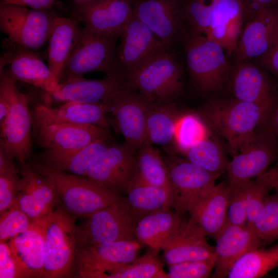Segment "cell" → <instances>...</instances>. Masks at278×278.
Wrapping results in <instances>:
<instances>
[{
    "label": "cell",
    "mask_w": 278,
    "mask_h": 278,
    "mask_svg": "<svg viewBox=\"0 0 278 278\" xmlns=\"http://www.w3.org/2000/svg\"><path fill=\"white\" fill-rule=\"evenodd\" d=\"M19 183L20 177L15 165L0 171V214L15 203Z\"/></svg>",
    "instance_id": "obj_44"
},
{
    "label": "cell",
    "mask_w": 278,
    "mask_h": 278,
    "mask_svg": "<svg viewBox=\"0 0 278 278\" xmlns=\"http://www.w3.org/2000/svg\"><path fill=\"white\" fill-rule=\"evenodd\" d=\"M75 218L60 208L34 221L41 226L44 232L43 277H63L72 271L78 249Z\"/></svg>",
    "instance_id": "obj_4"
},
{
    "label": "cell",
    "mask_w": 278,
    "mask_h": 278,
    "mask_svg": "<svg viewBox=\"0 0 278 278\" xmlns=\"http://www.w3.org/2000/svg\"><path fill=\"white\" fill-rule=\"evenodd\" d=\"M16 81L11 85V103L5 120L0 123V150L20 163L31 155L32 118L27 96L18 89Z\"/></svg>",
    "instance_id": "obj_14"
},
{
    "label": "cell",
    "mask_w": 278,
    "mask_h": 278,
    "mask_svg": "<svg viewBox=\"0 0 278 278\" xmlns=\"http://www.w3.org/2000/svg\"><path fill=\"white\" fill-rule=\"evenodd\" d=\"M245 22L236 51L237 61L260 58L278 40V7Z\"/></svg>",
    "instance_id": "obj_21"
},
{
    "label": "cell",
    "mask_w": 278,
    "mask_h": 278,
    "mask_svg": "<svg viewBox=\"0 0 278 278\" xmlns=\"http://www.w3.org/2000/svg\"><path fill=\"white\" fill-rule=\"evenodd\" d=\"M36 127L39 144L46 150L57 151L79 149L111 136L109 129L92 125L53 124Z\"/></svg>",
    "instance_id": "obj_22"
},
{
    "label": "cell",
    "mask_w": 278,
    "mask_h": 278,
    "mask_svg": "<svg viewBox=\"0 0 278 278\" xmlns=\"http://www.w3.org/2000/svg\"><path fill=\"white\" fill-rule=\"evenodd\" d=\"M136 153L135 178L150 185L165 188L172 193L167 166L159 151L147 141Z\"/></svg>",
    "instance_id": "obj_35"
},
{
    "label": "cell",
    "mask_w": 278,
    "mask_h": 278,
    "mask_svg": "<svg viewBox=\"0 0 278 278\" xmlns=\"http://www.w3.org/2000/svg\"><path fill=\"white\" fill-rule=\"evenodd\" d=\"M81 27L73 18L57 16L48 42V66L56 80L63 71L77 43Z\"/></svg>",
    "instance_id": "obj_30"
},
{
    "label": "cell",
    "mask_w": 278,
    "mask_h": 278,
    "mask_svg": "<svg viewBox=\"0 0 278 278\" xmlns=\"http://www.w3.org/2000/svg\"><path fill=\"white\" fill-rule=\"evenodd\" d=\"M183 82L181 66L170 48L152 55L126 80L129 88L154 103L173 102L182 92Z\"/></svg>",
    "instance_id": "obj_3"
},
{
    "label": "cell",
    "mask_w": 278,
    "mask_h": 278,
    "mask_svg": "<svg viewBox=\"0 0 278 278\" xmlns=\"http://www.w3.org/2000/svg\"><path fill=\"white\" fill-rule=\"evenodd\" d=\"M128 87L124 81L113 76H107L100 80L83 77L74 79L59 83L53 92L46 93L44 104L50 106L52 102H101L114 92Z\"/></svg>",
    "instance_id": "obj_24"
},
{
    "label": "cell",
    "mask_w": 278,
    "mask_h": 278,
    "mask_svg": "<svg viewBox=\"0 0 278 278\" xmlns=\"http://www.w3.org/2000/svg\"><path fill=\"white\" fill-rule=\"evenodd\" d=\"M20 183L15 203L32 222L53 211L57 197L53 183L26 162H21Z\"/></svg>",
    "instance_id": "obj_18"
},
{
    "label": "cell",
    "mask_w": 278,
    "mask_h": 278,
    "mask_svg": "<svg viewBox=\"0 0 278 278\" xmlns=\"http://www.w3.org/2000/svg\"><path fill=\"white\" fill-rule=\"evenodd\" d=\"M31 165L51 181L63 208L76 218H88L123 198L85 177L58 170L41 163Z\"/></svg>",
    "instance_id": "obj_2"
},
{
    "label": "cell",
    "mask_w": 278,
    "mask_h": 278,
    "mask_svg": "<svg viewBox=\"0 0 278 278\" xmlns=\"http://www.w3.org/2000/svg\"><path fill=\"white\" fill-rule=\"evenodd\" d=\"M215 240L213 277L216 278L227 277L233 265L245 253L264 245L253 228L247 224L238 225L229 222Z\"/></svg>",
    "instance_id": "obj_23"
},
{
    "label": "cell",
    "mask_w": 278,
    "mask_h": 278,
    "mask_svg": "<svg viewBox=\"0 0 278 278\" xmlns=\"http://www.w3.org/2000/svg\"><path fill=\"white\" fill-rule=\"evenodd\" d=\"M261 247L245 253L233 265L229 278H258L278 267V244L269 248Z\"/></svg>",
    "instance_id": "obj_34"
},
{
    "label": "cell",
    "mask_w": 278,
    "mask_h": 278,
    "mask_svg": "<svg viewBox=\"0 0 278 278\" xmlns=\"http://www.w3.org/2000/svg\"><path fill=\"white\" fill-rule=\"evenodd\" d=\"M275 103L258 104L236 99L214 100L200 116L227 141L231 153L259 127L267 126Z\"/></svg>",
    "instance_id": "obj_1"
},
{
    "label": "cell",
    "mask_w": 278,
    "mask_h": 278,
    "mask_svg": "<svg viewBox=\"0 0 278 278\" xmlns=\"http://www.w3.org/2000/svg\"><path fill=\"white\" fill-rule=\"evenodd\" d=\"M150 249L128 264L108 273L104 278H168L158 257L159 251Z\"/></svg>",
    "instance_id": "obj_37"
},
{
    "label": "cell",
    "mask_w": 278,
    "mask_h": 278,
    "mask_svg": "<svg viewBox=\"0 0 278 278\" xmlns=\"http://www.w3.org/2000/svg\"><path fill=\"white\" fill-rule=\"evenodd\" d=\"M44 232L40 225L31 227L9 240V246L20 277H43Z\"/></svg>",
    "instance_id": "obj_28"
},
{
    "label": "cell",
    "mask_w": 278,
    "mask_h": 278,
    "mask_svg": "<svg viewBox=\"0 0 278 278\" xmlns=\"http://www.w3.org/2000/svg\"><path fill=\"white\" fill-rule=\"evenodd\" d=\"M32 222L14 203L1 214L0 241L10 240L28 229Z\"/></svg>",
    "instance_id": "obj_41"
},
{
    "label": "cell",
    "mask_w": 278,
    "mask_h": 278,
    "mask_svg": "<svg viewBox=\"0 0 278 278\" xmlns=\"http://www.w3.org/2000/svg\"><path fill=\"white\" fill-rule=\"evenodd\" d=\"M186 160L212 172H225L229 160L220 145L210 135L183 153Z\"/></svg>",
    "instance_id": "obj_36"
},
{
    "label": "cell",
    "mask_w": 278,
    "mask_h": 278,
    "mask_svg": "<svg viewBox=\"0 0 278 278\" xmlns=\"http://www.w3.org/2000/svg\"><path fill=\"white\" fill-rule=\"evenodd\" d=\"M126 198L138 221L146 215L172 207V193L159 186L144 183L134 178Z\"/></svg>",
    "instance_id": "obj_32"
},
{
    "label": "cell",
    "mask_w": 278,
    "mask_h": 278,
    "mask_svg": "<svg viewBox=\"0 0 278 278\" xmlns=\"http://www.w3.org/2000/svg\"><path fill=\"white\" fill-rule=\"evenodd\" d=\"M231 154L226 170L229 184L256 178L267 170L277 157L276 135L269 126L262 127Z\"/></svg>",
    "instance_id": "obj_8"
},
{
    "label": "cell",
    "mask_w": 278,
    "mask_h": 278,
    "mask_svg": "<svg viewBox=\"0 0 278 278\" xmlns=\"http://www.w3.org/2000/svg\"><path fill=\"white\" fill-rule=\"evenodd\" d=\"M72 17L90 31L118 38L133 15L131 0H89L76 4Z\"/></svg>",
    "instance_id": "obj_15"
},
{
    "label": "cell",
    "mask_w": 278,
    "mask_h": 278,
    "mask_svg": "<svg viewBox=\"0 0 278 278\" xmlns=\"http://www.w3.org/2000/svg\"><path fill=\"white\" fill-rule=\"evenodd\" d=\"M88 1H89V0H73V1L74 2V3H76V4L81 3L84 2Z\"/></svg>",
    "instance_id": "obj_53"
},
{
    "label": "cell",
    "mask_w": 278,
    "mask_h": 278,
    "mask_svg": "<svg viewBox=\"0 0 278 278\" xmlns=\"http://www.w3.org/2000/svg\"><path fill=\"white\" fill-rule=\"evenodd\" d=\"M219 45L202 34L186 38L187 67L194 83L202 93L219 89L229 75L230 67Z\"/></svg>",
    "instance_id": "obj_7"
},
{
    "label": "cell",
    "mask_w": 278,
    "mask_h": 278,
    "mask_svg": "<svg viewBox=\"0 0 278 278\" xmlns=\"http://www.w3.org/2000/svg\"><path fill=\"white\" fill-rule=\"evenodd\" d=\"M55 0H4L2 2L16 4L36 9H51Z\"/></svg>",
    "instance_id": "obj_50"
},
{
    "label": "cell",
    "mask_w": 278,
    "mask_h": 278,
    "mask_svg": "<svg viewBox=\"0 0 278 278\" xmlns=\"http://www.w3.org/2000/svg\"><path fill=\"white\" fill-rule=\"evenodd\" d=\"M20 277L18 270L8 244L0 243V278Z\"/></svg>",
    "instance_id": "obj_45"
},
{
    "label": "cell",
    "mask_w": 278,
    "mask_h": 278,
    "mask_svg": "<svg viewBox=\"0 0 278 278\" xmlns=\"http://www.w3.org/2000/svg\"><path fill=\"white\" fill-rule=\"evenodd\" d=\"M228 24L209 29L204 35L208 39L219 45L224 50L227 47Z\"/></svg>",
    "instance_id": "obj_49"
},
{
    "label": "cell",
    "mask_w": 278,
    "mask_h": 278,
    "mask_svg": "<svg viewBox=\"0 0 278 278\" xmlns=\"http://www.w3.org/2000/svg\"><path fill=\"white\" fill-rule=\"evenodd\" d=\"M5 53L1 59L0 70H5L15 81H20L53 92L59 83L41 58L32 50L6 41Z\"/></svg>",
    "instance_id": "obj_17"
},
{
    "label": "cell",
    "mask_w": 278,
    "mask_h": 278,
    "mask_svg": "<svg viewBox=\"0 0 278 278\" xmlns=\"http://www.w3.org/2000/svg\"><path fill=\"white\" fill-rule=\"evenodd\" d=\"M253 180L229 184V201L228 222L232 224H247L248 197Z\"/></svg>",
    "instance_id": "obj_40"
},
{
    "label": "cell",
    "mask_w": 278,
    "mask_h": 278,
    "mask_svg": "<svg viewBox=\"0 0 278 278\" xmlns=\"http://www.w3.org/2000/svg\"><path fill=\"white\" fill-rule=\"evenodd\" d=\"M57 15L51 9H36L1 2L0 28L11 42L34 50L48 41Z\"/></svg>",
    "instance_id": "obj_5"
},
{
    "label": "cell",
    "mask_w": 278,
    "mask_h": 278,
    "mask_svg": "<svg viewBox=\"0 0 278 278\" xmlns=\"http://www.w3.org/2000/svg\"><path fill=\"white\" fill-rule=\"evenodd\" d=\"M203 118L191 113L181 114L177 122L173 143L183 153L196 143L210 135Z\"/></svg>",
    "instance_id": "obj_38"
},
{
    "label": "cell",
    "mask_w": 278,
    "mask_h": 278,
    "mask_svg": "<svg viewBox=\"0 0 278 278\" xmlns=\"http://www.w3.org/2000/svg\"><path fill=\"white\" fill-rule=\"evenodd\" d=\"M172 194V207L180 217L189 213L216 184L221 173L212 172L175 157L165 160Z\"/></svg>",
    "instance_id": "obj_10"
},
{
    "label": "cell",
    "mask_w": 278,
    "mask_h": 278,
    "mask_svg": "<svg viewBox=\"0 0 278 278\" xmlns=\"http://www.w3.org/2000/svg\"><path fill=\"white\" fill-rule=\"evenodd\" d=\"M113 142L111 136H108L77 150H46L42 155V163L58 170L85 177L92 165Z\"/></svg>",
    "instance_id": "obj_29"
},
{
    "label": "cell",
    "mask_w": 278,
    "mask_h": 278,
    "mask_svg": "<svg viewBox=\"0 0 278 278\" xmlns=\"http://www.w3.org/2000/svg\"><path fill=\"white\" fill-rule=\"evenodd\" d=\"M116 47L110 76L124 81L152 55L170 48L134 15L129 21Z\"/></svg>",
    "instance_id": "obj_9"
},
{
    "label": "cell",
    "mask_w": 278,
    "mask_h": 278,
    "mask_svg": "<svg viewBox=\"0 0 278 278\" xmlns=\"http://www.w3.org/2000/svg\"><path fill=\"white\" fill-rule=\"evenodd\" d=\"M104 102L124 138V144L135 154L147 141L146 117L149 101L128 87L114 92Z\"/></svg>",
    "instance_id": "obj_11"
},
{
    "label": "cell",
    "mask_w": 278,
    "mask_h": 278,
    "mask_svg": "<svg viewBox=\"0 0 278 278\" xmlns=\"http://www.w3.org/2000/svg\"><path fill=\"white\" fill-rule=\"evenodd\" d=\"M257 59L263 67L278 77V40Z\"/></svg>",
    "instance_id": "obj_48"
},
{
    "label": "cell",
    "mask_w": 278,
    "mask_h": 278,
    "mask_svg": "<svg viewBox=\"0 0 278 278\" xmlns=\"http://www.w3.org/2000/svg\"><path fill=\"white\" fill-rule=\"evenodd\" d=\"M187 224L170 210L158 211L142 217L137 222L136 240L150 249H165L182 234Z\"/></svg>",
    "instance_id": "obj_27"
},
{
    "label": "cell",
    "mask_w": 278,
    "mask_h": 278,
    "mask_svg": "<svg viewBox=\"0 0 278 278\" xmlns=\"http://www.w3.org/2000/svg\"><path fill=\"white\" fill-rule=\"evenodd\" d=\"M269 127L278 136V104L275 105L270 119Z\"/></svg>",
    "instance_id": "obj_52"
},
{
    "label": "cell",
    "mask_w": 278,
    "mask_h": 278,
    "mask_svg": "<svg viewBox=\"0 0 278 278\" xmlns=\"http://www.w3.org/2000/svg\"><path fill=\"white\" fill-rule=\"evenodd\" d=\"M4 0H2V1H4Z\"/></svg>",
    "instance_id": "obj_55"
},
{
    "label": "cell",
    "mask_w": 278,
    "mask_h": 278,
    "mask_svg": "<svg viewBox=\"0 0 278 278\" xmlns=\"http://www.w3.org/2000/svg\"><path fill=\"white\" fill-rule=\"evenodd\" d=\"M272 189L268 183L261 176L253 181L248 195L247 207V224L249 227L253 228Z\"/></svg>",
    "instance_id": "obj_42"
},
{
    "label": "cell",
    "mask_w": 278,
    "mask_h": 278,
    "mask_svg": "<svg viewBox=\"0 0 278 278\" xmlns=\"http://www.w3.org/2000/svg\"><path fill=\"white\" fill-rule=\"evenodd\" d=\"M133 15L171 47L183 20L181 0H131Z\"/></svg>",
    "instance_id": "obj_19"
},
{
    "label": "cell",
    "mask_w": 278,
    "mask_h": 278,
    "mask_svg": "<svg viewBox=\"0 0 278 278\" xmlns=\"http://www.w3.org/2000/svg\"><path fill=\"white\" fill-rule=\"evenodd\" d=\"M136 157L124 144L113 143L92 165L85 177L119 194L127 192L136 174Z\"/></svg>",
    "instance_id": "obj_16"
},
{
    "label": "cell",
    "mask_w": 278,
    "mask_h": 278,
    "mask_svg": "<svg viewBox=\"0 0 278 278\" xmlns=\"http://www.w3.org/2000/svg\"><path fill=\"white\" fill-rule=\"evenodd\" d=\"M229 193L228 181L216 184L189 213L188 221L215 239L228 222Z\"/></svg>",
    "instance_id": "obj_26"
},
{
    "label": "cell",
    "mask_w": 278,
    "mask_h": 278,
    "mask_svg": "<svg viewBox=\"0 0 278 278\" xmlns=\"http://www.w3.org/2000/svg\"><path fill=\"white\" fill-rule=\"evenodd\" d=\"M36 126L53 124L92 125L109 129L108 109L103 101L97 103L69 102L58 107L38 103L33 108Z\"/></svg>",
    "instance_id": "obj_20"
},
{
    "label": "cell",
    "mask_w": 278,
    "mask_h": 278,
    "mask_svg": "<svg viewBox=\"0 0 278 278\" xmlns=\"http://www.w3.org/2000/svg\"><path fill=\"white\" fill-rule=\"evenodd\" d=\"M137 220L126 198L101 209L77 227L78 248L114 241L136 239Z\"/></svg>",
    "instance_id": "obj_6"
},
{
    "label": "cell",
    "mask_w": 278,
    "mask_h": 278,
    "mask_svg": "<svg viewBox=\"0 0 278 278\" xmlns=\"http://www.w3.org/2000/svg\"><path fill=\"white\" fill-rule=\"evenodd\" d=\"M230 86L236 99L258 104L276 103L275 89L270 78L250 61H237Z\"/></svg>",
    "instance_id": "obj_25"
},
{
    "label": "cell",
    "mask_w": 278,
    "mask_h": 278,
    "mask_svg": "<svg viewBox=\"0 0 278 278\" xmlns=\"http://www.w3.org/2000/svg\"><path fill=\"white\" fill-rule=\"evenodd\" d=\"M117 37L99 35L81 28L77 43L61 76L59 83L83 77L94 72L110 75Z\"/></svg>",
    "instance_id": "obj_12"
},
{
    "label": "cell",
    "mask_w": 278,
    "mask_h": 278,
    "mask_svg": "<svg viewBox=\"0 0 278 278\" xmlns=\"http://www.w3.org/2000/svg\"><path fill=\"white\" fill-rule=\"evenodd\" d=\"M260 176L268 183L272 189L278 194V163L273 167L267 169Z\"/></svg>",
    "instance_id": "obj_51"
},
{
    "label": "cell",
    "mask_w": 278,
    "mask_h": 278,
    "mask_svg": "<svg viewBox=\"0 0 278 278\" xmlns=\"http://www.w3.org/2000/svg\"><path fill=\"white\" fill-rule=\"evenodd\" d=\"M245 22L260 12L278 7L276 0H242Z\"/></svg>",
    "instance_id": "obj_47"
},
{
    "label": "cell",
    "mask_w": 278,
    "mask_h": 278,
    "mask_svg": "<svg viewBox=\"0 0 278 278\" xmlns=\"http://www.w3.org/2000/svg\"><path fill=\"white\" fill-rule=\"evenodd\" d=\"M215 258L182 262L168 265V278H206L211 276L215 267Z\"/></svg>",
    "instance_id": "obj_43"
},
{
    "label": "cell",
    "mask_w": 278,
    "mask_h": 278,
    "mask_svg": "<svg viewBox=\"0 0 278 278\" xmlns=\"http://www.w3.org/2000/svg\"><path fill=\"white\" fill-rule=\"evenodd\" d=\"M142 244L136 239L88 246L77 249L75 266L83 278H104L138 257Z\"/></svg>",
    "instance_id": "obj_13"
},
{
    "label": "cell",
    "mask_w": 278,
    "mask_h": 278,
    "mask_svg": "<svg viewBox=\"0 0 278 278\" xmlns=\"http://www.w3.org/2000/svg\"><path fill=\"white\" fill-rule=\"evenodd\" d=\"M244 22H245L244 15H240L228 24L225 51L229 55L236 53L238 40L243 28Z\"/></svg>",
    "instance_id": "obj_46"
},
{
    "label": "cell",
    "mask_w": 278,
    "mask_h": 278,
    "mask_svg": "<svg viewBox=\"0 0 278 278\" xmlns=\"http://www.w3.org/2000/svg\"><path fill=\"white\" fill-rule=\"evenodd\" d=\"M252 228L263 245L278 240L277 193L268 197Z\"/></svg>",
    "instance_id": "obj_39"
},
{
    "label": "cell",
    "mask_w": 278,
    "mask_h": 278,
    "mask_svg": "<svg viewBox=\"0 0 278 278\" xmlns=\"http://www.w3.org/2000/svg\"><path fill=\"white\" fill-rule=\"evenodd\" d=\"M180 115L174 102L149 101L146 117L147 141L152 145L162 146L173 143Z\"/></svg>",
    "instance_id": "obj_33"
},
{
    "label": "cell",
    "mask_w": 278,
    "mask_h": 278,
    "mask_svg": "<svg viewBox=\"0 0 278 278\" xmlns=\"http://www.w3.org/2000/svg\"><path fill=\"white\" fill-rule=\"evenodd\" d=\"M205 236L198 228L187 221L182 234L164 249L165 262L171 265L215 258V247L208 244Z\"/></svg>",
    "instance_id": "obj_31"
},
{
    "label": "cell",
    "mask_w": 278,
    "mask_h": 278,
    "mask_svg": "<svg viewBox=\"0 0 278 278\" xmlns=\"http://www.w3.org/2000/svg\"><path fill=\"white\" fill-rule=\"evenodd\" d=\"M277 1V2L278 3V0H276Z\"/></svg>",
    "instance_id": "obj_54"
}]
</instances>
